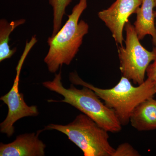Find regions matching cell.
<instances>
[{
	"label": "cell",
	"mask_w": 156,
	"mask_h": 156,
	"mask_svg": "<svg viewBox=\"0 0 156 156\" xmlns=\"http://www.w3.org/2000/svg\"><path fill=\"white\" fill-rule=\"evenodd\" d=\"M154 44L155 45H156V41L155 42Z\"/></svg>",
	"instance_id": "18"
},
{
	"label": "cell",
	"mask_w": 156,
	"mask_h": 156,
	"mask_svg": "<svg viewBox=\"0 0 156 156\" xmlns=\"http://www.w3.org/2000/svg\"><path fill=\"white\" fill-rule=\"evenodd\" d=\"M126 47L120 46L118 53L120 69L123 76L141 85L145 81L148 66L156 58V48L148 51L140 44L134 25L129 21L125 26Z\"/></svg>",
	"instance_id": "5"
},
{
	"label": "cell",
	"mask_w": 156,
	"mask_h": 156,
	"mask_svg": "<svg viewBox=\"0 0 156 156\" xmlns=\"http://www.w3.org/2000/svg\"><path fill=\"white\" fill-rule=\"evenodd\" d=\"M69 80L74 85L90 88L95 92L107 106L114 111L122 126L130 122L134 109L144 101L154 97L156 94L155 83L147 79L137 87H134L130 80L122 76L118 83L111 89L97 88L83 80L76 72L70 73Z\"/></svg>",
	"instance_id": "1"
},
{
	"label": "cell",
	"mask_w": 156,
	"mask_h": 156,
	"mask_svg": "<svg viewBox=\"0 0 156 156\" xmlns=\"http://www.w3.org/2000/svg\"><path fill=\"white\" fill-rule=\"evenodd\" d=\"M130 122L137 131L156 129V100L151 98L138 105L131 115Z\"/></svg>",
	"instance_id": "10"
},
{
	"label": "cell",
	"mask_w": 156,
	"mask_h": 156,
	"mask_svg": "<svg viewBox=\"0 0 156 156\" xmlns=\"http://www.w3.org/2000/svg\"><path fill=\"white\" fill-rule=\"evenodd\" d=\"M154 1H155V6H156L155 8H156V0H154Z\"/></svg>",
	"instance_id": "17"
},
{
	"label": "cell",
	"mask_w": 156,
	"mask_h": 156,
	"mask_svg": "<svg viewBox=\"0 0 156 156\" xmlns=\"http://www.w3.org/2000/svg\"><path fill=\"white\" fill-rule=\"evenodd\" d=\"M154 0H142L141 5L136 10L134 27L140 40L149 35L152 37L153 43L156 41V26L154 8Z\"/></svg>",
	"instance_id": "9"
},
{
	"label": "cell",
	"mask_w": 156,
	"mask_h": 156,
	"mask_svg": "<svg viewBox=\"0 0 156 156\" xmlns=\"http://www.w3.org/2000/svg\"><path fill=\"white\" fill-rule=\"evenodd\" d=\"M43 86L63 96L60 101L50 100L68 104L91 118L108 132L116 133L122 130V125L112 109L101 102L93 90L86 87L78 89L72 84L66 88L62 83L61 71L56 74L52 81L43 83Z\"/></svg>",
	"instance_id": "2"
},
{
	"label": "cell",
	"mask_w": 156,
	"mask_h": 156,
	"mask_svg": "<svg viewBox=\"0 0 156 156\" xmlns=\"http://www.w3.org/2000/svg\"><path fill=\"white\" fill-rule=\"evenodd\" d=\"M142 0H116L108 9L98 12V16L111 32L118 44L122 46L123 30L128 18L141 5Z\"/></svg>",
	"instance_id": "7"
},
{
	"label": "cell",
	"mask_w": 156,
	"mask_h": 156,
	"mask_svg": "<svg viewBox=\"0 0 156 156\" xmlns=\"http://www.w3.org/2000/svg\"><path fill=\"white\" fill-rule=\"evenodd\" d=\"M146 74L147 79L154 82H156V58L154 60L153 62L148 66Z\"/></svg>",
	"instance_id": "14"
},
{
	"label": "cell",
	"mask_w": 156,
	"mask_h": 156,
	"mask_svg": "<svg viewBox=\"0 0 156 156\" xmlns=\"http://www.w3.org/2000/svg\"><path fill=\"white\" fill-rule=\"evenodd\" d=\"M44 130L37 133L20 134L13 142L0 144L1 156H44L46 145L39 138V134Z\"/></svg>",
	"instance_id": "8"
},
{
	"label": "cell",
	"mask_w": 156,
	"mask_h": 156,
	"mask_svg": "<svg viewBox=\"0 0 156 156\" xmlns=\"http://www.w3.org/2000/svg\"><path fill=\"white\" fill-rule=\"evenodd\" d=\"M24 19L8 22L6 19L0 20V62L11 58L17 51L16 48L10 49L9 45L10 34L17 27L25 23Z\"/></svg>",
	"instance_id": "11"
},
{
	"label": "cell",
	"mask_w": 156,
	"mask_h": 156,
	"mask_svg": "<svg viewBox=\"0 0 156 156\" xmlns=\"http://www.w3.org/2000/svg\"><path fill=\"white\" fill-rule=\"evenodd\" d=\"M155 17V24L156 26V11H154Z\"/></svg>",
	"instance_id": "15"
},
{
	"label": "cell",
	"mask_w": 156,
	"mask_h": 156,
	"mask_svg": "<svg viewBox=\"0 0 156 156\" xmlns=\"http://www.w3.org/2000/svg\"><path fill=\"white\" fill-rule=\"evenodd\" d=\"M137 151L128 143H125L120 144L115 149L113 156H140Z\"/></svg>",
	"instance_id": "13"
},
{
	"label": "cell",
	"mask_w": 156,
	"mask_h": 156,
	"mask_svg": "<svg viewBox=\"0 0 156 156\" xmlns=\"http://www.w3.org/2000/svg\"><path fill=\"white\" fill-rule=\"evenodd\" d=\"M20 70L17 69V75L11 90L0 98L8 107V115L0 124V131L9 137L14 134V123L18 120L27 117H36L39 112L36 105L29 106L26 103L24 95L19 92V76Z\"/></svg>",
	"instance_id": "6"
},
{
	"label": "cell",
	"mask_w": 156,
	"mask_h": 156,
	"mask_svg": "<svg viewBox=\"0 0 156 156\" xmlns=\"http://www.w3.org/2000/svg\"><path fill=\"white\" fill-rule=\"evenodd\" d=\"M155 91L156 93V82L155 83Z\"/></svg>",
	"instance_id": "16"
},
{
	"label": "cell",
	"mask_w": 156,
	"mask_h": 156,
	"mask_svg": "<svg viewBox=\"0 0 156 156\" xmlns=\"http://www.w3.org/2000/svg\"><path fill=\"white\" fill-rule=\"evenodd\" d=\"M44 130L65 134L85 156H113L115 151L109 142L108 131L84 114L78 115L68 125L50 124Z\"/></svg>",
	"instance_id": "4"
},
{
	"label": "cell",
	"mask_w": 156,
	"mask_h": 156,
	"mask_svg": "<svg viewBox=\"0 0 156 156\" xmlns=\"http://www.w3.org/2000/svg\"><path fill=\"white\" fill-rule=\"evenodd\" d=\"M87 7V0H80L73 8L68 19L54 36L48 40L49 50L44 61L51 73H56L63 64L69 65L78 53L89 25L80 17Z\"/></svg>",
	"instance_id": "3"
},
{
	"label": "cell",
	"mask_w": 156,
	"mask_h": 156,
	"mask_svg": "<svg viewBox=\"0 0 156 156\" xmlns=\"http://www.w3.org/2000/svg\"><path fill=\"white\" fill-rule=\"evenodd\" d=\"M72 0H49V3L53 9V31L51 36H54L60 30L66 9Z\"/></svg>",
	"instance_id": "12"
}]
</instances>
